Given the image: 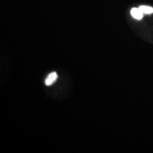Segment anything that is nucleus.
Here are the masks:
<instances>
[{
	"instance_id": "1",
	"label": "nucleus",
	"mask_w": 153,
	"mask_h": 153,
	"mask_svg": "<svg viewBox=\"0 0 153 153\" xmlns=\"http://www.w3.org/2000/svg\"><path fill=\"white\" fill-rule=\"evenodd\" d=\"M58 76L56 72H52L48 76H47L45 80V84L47 86H51L53 85L57 80Z\"/></svg>"
},
{
	"instance_id": "3",
	"label": "nucleus",
	"mask_w": 153,
	"mask_h": 153,
	"mask_svg": "<svg viewBox=\"0 0 153 153\" xmlns=\"http://www.w3.org/2000/svg\"><path fill=\"white\" fill-rule=\"evenodd\" d=\"M139 8L143 14H150L153 13V8L152 7L147 6H140Z\"/></svg>"
},
{
	"instance_id": "2",
	"label": "nucleus",
	"mask_w": 153,
	"mask_h": 153,
	"mask_svg": "<svg viewBox=\"0 0 153 153\" xmlns=\"http://www.w3.org/2000/svg\"><path fill=\"white\" fill-rule=\"evenodd\" d=\"M131 15L136 19L141 20L143 17V13L139 8H133L130 11Z\"/></svg>"
}]
</instances>
